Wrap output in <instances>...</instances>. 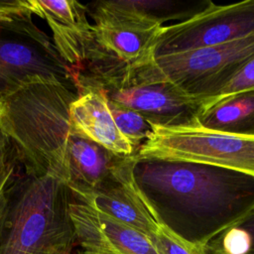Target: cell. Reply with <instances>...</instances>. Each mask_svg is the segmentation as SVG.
<instances>
[{"label":"cell","instance_id":"14","mask_svg":"<svg viewBox=\"0 0 254 254\" xmlns=\"http://www.w3.org/2000/svg\"><path fill=\"white\" fill-rule=\"evenodd\" d=\"M124 157L112 153L72 128L67 141V186L72 195L93 191L114 179Z\"/></svg>","mask_w":254,"mask_h":254},{"label":"cell","instance_id":"3","mask_svg":"<svg viewBox=\"0 0 254 254\" xmlns=\"http://www.w3.org/2000/svg\"><path fill=\"white\" fill-rule=\"evenodd\" d=\"M72 199L61 179L17 176L6 190L0 215V254H57L73 247Z\"/></svg>","mask_w":254,"mask_h":254},{"label":"cell","instance_id":"11","mask_svg":"<svg viewBox=\"0 0 254 254\" xmlns=\"http://www.w3.org/2000/svg\"><path fill=\"white\" fill-rule=\"evenodd\" d=\"M69 213L83 254H160L145 234L86 203L73 198Z\"/></svg>","mask_w":254,"mask_h":254},{"label":"cell","instance_id":"7","mask_svg":"<svg viewBox=\"0 0 254 254\" xmlns=\"http://www.w3.org/2000/svg\"><path fill=\"white\" fill-rule=\"evenodd\" d=\"M139 157L213 165L254 177V137L205 129L197 123L180 127L153 125Z\"/></svg>","mask_w":254,"mask_h":254},{"label":"cell","instance_id":"18","mask_svg":"<svg viewBox=\"0 0 254 254\" xmlns=\"http://www.w3.org/2000/svg\"><path fill=\"white\" fill-rule=\"evenodd\" d=\"M108 107L119 132L132 145L136 153L153 133V124L136 111L109 100Z\"/></svg>","mask_w":254,"mask_h":254},{"label":"cell","instance_id":"10","mask_svg":"<svg viewBox=\"0 0 254 254\" xmlns=\"http://www.w3.org/2000/svg\"><path fill=\"white\" fill-rule=\"evenodd\" d=\"M29 4L32 15L47 22L58 54L75 77L100 50L86 5L75 0H29Z\"/></svg>","mask_w":254,"mask_h":254},{"label":"cell","instance_id":"2","mask_svg":"<svg viewBox=\"0 0 254 254\" xmlns=\"http://www.w3.org/2000/svg\"><path fill=\"white\" fill-rule=\"evenodd\" d=\"M75 89L39 80L0 101V129L13 145L25 174L52 176L68 183L67 141Z\"/></svg>","mask_w":254,"mask_h":254},{"label":"cell","instance_id":"15","mask_svg":"<svg viewBox=\"0 0 254 254\" xmlns=\"http://www.w3.org/2000/svg\"><path fill=\"white\" fill-rule=\"evenodd\" d=\"M196 123L213 131L254 137V90L234 94L202 109Z\"/></svg>","mask_w":254,"mask_h":254},{"label":"cell","instance_id":"13","mask_svg":"<svg viewBox=\"0 0 254 254\" xmlns=\"http://www.w3.org/2000/svg\"><path fill=\"white\" fill-rule=\"evenodd\" d=\"M74 83L78 96L69 108L72 128L116 155H136L116 127L103 90L81 77H77Z\"/></svg>","mask_w":254,"mask_h":254},{"label":"cell","instance_id":"22","mask_svg":"<svg viewBox=\"0 0 254 254\" xmlns=\"http://www.w3.org/2000/svg\"><path fill=\"white\" fill-rule=\"evenodd\" d=\"M31 15L29 0H0V21Z\"/></svg>","mask_w":254,"mask_h":254},{"label":"cell","instance_id":"1","mask_svg":"<svg viewBox=\"0 0 254 254\" xmlns=\"http://www.w3.org/2000/svg\"><path fill=\"white\" fill-rule=\"evenodd\" d=\"M130 178L159 226L203 248L254 207V177L213 165L134 155Z\"/></svg>","mask_w":254,"mask_h":254},{"label":"cell","instance_id":"19","mask_svg":"<svg viewBox=\"0 0 254 254\" xmlns=\"http://www.w3.org/2000/svg\"><path fill=\"white\" fill-rule=\"evenodd\" d=\"M249 90H254V58L246 63L213 96L201 100L202 109L226 97Z\"/></svg>","mask_w":254,"mask_h":254},{"label":"cell","instance_id":"23","mask_svg":"<svg viewBox=\"0 0 254 254\" xmlns=\"http://www.w3.org/2000/svg\"><path fill=\"white\" fill-rule=\"evenodd\" d=\"M8 187H6L5 189H3L2 190H0V215L3 209V206L5 204V200H6V190Z\"/></svg>","mask_w":254,"mask_h":254},{"label":"cell","instance_id":"21","mask_svg":"<svg viewBox=\"0 0 254 254\" xmlns=\"http://www.w3.org/2000/svg\"><path fill=\"white\" fill-rule=\"evenodd\" d=\"M19 160L10 140L0 129V190L17 177Z\"/></svg>","mask_w":254,"mask_h":254},{"label":"cell","instance_id":"9","mask_svg":"<svg viewBox=\"0 0 254 254\" xmlns=\"http://www.w3.org/2000/svg\"><path fill=\"white\" fill-rule=\"evenodd\" d=\"M98 47L118 61L135 66L150 59L162 25L146 20L118 6L115 0L86 5Z\"/></svg>","mask_w":254,"mask_h":254},{"label":"cell","instance_id":"26","mask_svg":"<svg viewBox=\"0 0 254 254\" xmlns=\"http://www.w3.org/2000/svg\"><path fill=\"white\" fill-rule=\"evenodd\" d=\"M0 101H1V100H0Z\"/></svg>","mask_w":254,"mask_h":254},{"label":"cell","instance_id":"6","mask_svg":"<svg viewBox=\"0 0 254 254\" xmlns=\"http://www.w3.org/2000/svg\"><path fill=\"white\" fill-rule=\"evenodd\" d=\"M39 80L76 90L72 71L31 15L0 21V100Z\"/></svg>","mask_w":254,"mask_h":254},{"label":"cell","instance_id":"4","mask_svg":"<svg viewBox=\"0 0 254 254\" xmlns=\"http://www.w3.org/2000/svg\"><path fill=\"white\" fill-rule=\"evenodd\" d=\"M77 77L94 83L107 100L136 111L153 125H193L202 109L201 100L185 94L172 83L137 79L126 64L103 51L75 75L74 81Z\"/></svg>","mask_w":254,"mask_h":254},{"label":"cell","instance_id":"12","mask_svg":"<svg viewBox=\"0 0 254 254\" xmlns=\"http://www.w3.org/2000/svg\"><path fill=\"white\" fill-rule=\"evenodd\" d=\"M126 156L119 164L116 176L103 187L83 194L72 195L96 210L142 232L152 241L160 226L153 218L139 195L130 178V161Z\"/></svg>","mask_w":254,"mask_h":254},{"label":"cell","instance_id":"20","mask_svg":"<svg viewBox=\"0 0 254 254\" xmlns=\"http://www.w3.org/2000/svg\"><path fill=\"white\" fill-rule=\"evenodd\" d=\"M152 242L160 254H207L203 247L190 244L161 226Z\"/></svg>","mask_w":254,"mask_h":254},{"label":"cell","instance_id":"25","mask_svg":"<svg viewBox=\"0 0 254 254\" xmlns=\"http://www.w3.org/2000/svg\"><path fill=\"white\" fill-rule=\"evenodd\" d=\"M77 254H83V253H82V252H78Z\"/></svg>","mask_w":254,"mask_h":254},{"label":"cell","instance_id":"5","mask_svg":"<svg viewBox=\"0 0 254 254\" xmlns=\"http://www.w3.org/2000/svg\"><path fill=\"white\" fill-rule=\"evenodd\" d=\"M253 58L254 33L236 41L127 65L137 79L166 81L192 98L204 100L213 96Z\"/></svg>","mask_w":254,"mask_h":254},{"label":"cell","instance_id":"24","mask_svg":"<svg viewBox=\"0 0 254 254\" xmlns=\"http://www.w3.org/2000/svg\"><path fill=\"white\" fill-rule=\"evenodd\" d=\"M72 250H73V247H69V248H65L59 251L57 254H73Z\"/></svg>","mask_w":254,"mask_h":254},{"label":"cell","instance_id":"17","mask_svg":"<svg viewBox=\"0 0 254 254\" xmlns=\"http://www.w3.org/2000/svg\"><path fill=\"white\" fill-rule=\"evenodd\" d=\"M204 250L207 254H254V207L209 240Z\"/></svg>","mask_w":254,"mask_h":254},{"label":"cell","instance_id":"16","mask_svg":"<svg viewBox=\"0 0 254 254\" xmlns=\"http://www.w3.org/2000/svg\"><path fill=\"white\" fill-rule=\"evenodd\" d=\"M115 2L121 8L162 26L172 20L186 21L203 11L211 3L209 0H115Z\"/></svg>","mask_w":254,"mask_h":254},{"label":"cell","instance_id":"8","mask_svg":"<svg viewBox=\"0 0 254 254\" xmlns=\"http://www.w3.org/2000/svg\"><path fill=\"white\" fill-rule=\"evenodd\" d=\"M253 33L254 0L228 5L211 2L186 21L163 26L149 60L236 41Z\"/></svg>","mask_w":254,"mask_h":254}]
</instances>
